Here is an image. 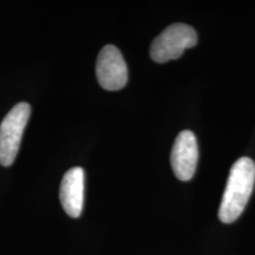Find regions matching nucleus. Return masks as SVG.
Segmentation results:
<instances>
[{
    "label": "nucleus",
    "instance_id": "5",
    "mask_svg": "<svg viewBox=\"0 0 255 255\" xmlns=\"http://www.w3.org/2000/svg\"><path fill=\"white\" fill-rule=\"evenodd\" d=\"M199 161V146L196 137L189 130L180 132L175 139L170 162L175 176L180 181H189L195 174Z\"/></svg>",
    "mask_w": 255,
    "mask_h": 255
},
{
    "label": "nucleus",
    "instance_id": "4",
    "mask_svg": "<svg viewBox=\"0 0 255 255\" xmlns=\"http://www.w3.org/2000/svg\"><path fill=\"white\" fill-rule=\"evenodd\" d=\"M96 76L101 87L108 91H117L126 87L128 68L116 46L107 45L101 50L96 64Z\"/></svg>",
    "mask_w": 255,
    "mask_h": 255
},
{
    "label": "nucleus",
    "instance_id": "2",
    "mask_svg": "<svg viewBox=\"0 0 255 255\" xmlns=\"http://www.w3.org/2000/svg\"><path fill=\"white\" fill-rule=\"evenodd\" d=\"M196 31L189 25H170L155 38L150 46V57L156 63H167L180 58L187 49L196 45Z\"/></svg>",
    "mask_w": 255,
    "mask_h": 255
},
{
    "label": "nucleus",
    "instance_id": "6",
    "mask_svg": "<svg viewBox=\"0 0 255 255\" xmlns=\"http://www.w3.org/2000/svg\"><path fill=\"white\" fill-rule=\"evenodd\" d=\"M63 209L71 218H79L84 205V170L72 168L64 175L59 189Z\"/></svg>",
    "mask_w": 255,
    "mask_h": 255
},
{
    "label": "nucleus",
    "instance_id": "3",
    "mask_svg": "<svg viewBox=\"0 0 255 255\" xmlns=\"http://www.w3.org/2000/svg\"><path fill=\"white\" fill-rule=\"evenodd\" d=\"M30 114V105L19 103L6 115L0 124V164L4 167H9L17 157Z\"/></svg>",
    "mask_w": 255,
    "mask_h": 255
},
{
    "label": "nucleus",
    "instance_id": "1",
    "mask_svg": "<svg viewBox=\"0 0 255 255\" xmlns=\"http://www.w3.org/2000/svg\"><path fill=\"white\" fill-rule=\"evenodd\" d=\"M255 163L250 157L239 158L231 169L223 193L219 218L223 223H232L240 218L254 189Z\"/></svg>",
    "mask_w": 255,
    "mask_h": 255
}]
</instances>
